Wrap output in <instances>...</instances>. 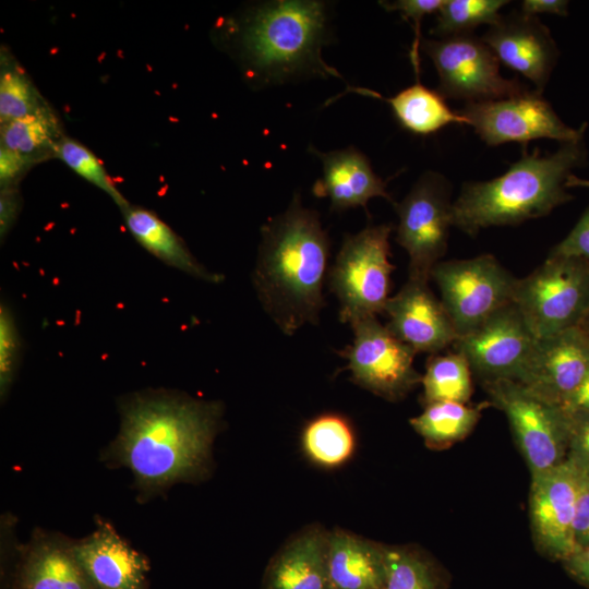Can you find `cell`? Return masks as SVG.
Here are the masks:
<instances>
[{"label": "cell", "instance_id": "cell-1", "mask_svg": "<svg viewBox=\"0 0 589 589\" xmlns=\"http://www.w3.org/2000/svg\"><path fill=\"white\" fill-rule=\"evenodd\" d=\"M221 406L178 393L133 394L120 405L121 426L110 446L144 492L201 477L219 429Z\"/></svg>", "mask_w": 589, "mask_h": 589}, {"label": "cell", "instance_id": "cell-2", "mask_svg": "<svg viewBox=\"0 0 589 589\" xmlns=\"http://www.w3.org/2000/svg\"><path fill=\"white\" fill-rule=\"evenodd\" d=\"M330 11L320 0L251 3L225 16L216 39L257 87L330 76L341 77L322 57L330 39Z\"/></svg>", "mask_w": 589, "mask_h": 589}, {"label": "cell", "instance_id": "cell-3", "mask_svg": "<svg viewBox=\"0 0 589 589\" xmlns=\"http://www.w3.org/2000/svg\"><path fill=\"white\" fill-rule=\"evenodd\" d=\"M330 241L318 214L296 194L285 212L261 228L253 285L264 311L283 334L316 325L325 306Z\"/></svg>", "mask_w": 589, "mask_h": 589}, {"label": "cell", "instance_id": "cell-4", "mask_svg": "<svg viewBox=\"0 0 589 589\" xmlns=\"http://www.w3.org/2000/svg\"><path fill=\"white\" fill-rule=\"evenodd\" d=\"M587 152L584 137L562 143L553 154L526 151L500 177L466 182L452 203V226L473 237L494 226H514L549 215L573 200L565 182L570 170L582 166Z\"/></svg>", "mask_w": 589, "mask_h": 589}, {"label": "cell", "instance_id": "cell-5", "mask_svg": "<svg viewBox=\"0 0 589 589\" xmlns=\"http://www.w3.org/2000/svg\"><path fill=\"white\" fill-rule=\"evenodd\" d=\"M390 224L369 225L346 235L328 271L330 291L339 302V321L352 324L384 313L390 291Z\"/></svg>", "mask_w": 589, "mask_h": 589}, {"label": "cell", "instance_id": "cell-6", "mask_svg": "<svg viewBox=\"0 0 589 589\" xmlns=\"http://www.w3.org/2000/svg\"><path fill=\"white\" fill-rule=\"evenodd\" d=\"M513 302L537 338L580 326L589 310V262L549 255L518 278Z\"/></svg>", "mask_w": 589, "mask_h": 589}, {"label": "cell", "instance_id": "cell-7", "mask_svg": "<svg viewBox=\"0 0 589 589\" xmlns=\"http://www.w3.org/2000/svg\"><path fill=\"white\" fill-rule=\"evenodd\" d=\"M490 404L502 410L530 476L548 470L567 457L569 413L517 381L481 383Z\"/></svg>", "mask_w": 589, "mask_h": 589}, {"label": "cell", "instance_id": "cell-8", "mask_svg": "<svg viewBox=\"0 0 589 589\" xmlns=\"http://www.w3.org/2000/svg\"><path fill=\"white\" fill-rule=\"evenodd\" d=\"M431 278L459 337L512 303L518 280L492 254L441 261L433 267Z\"/></svg>", "mask_w": 589, "mask_h": 589}, {"label": "cell", "instance_id": "cell-9", "mask_svg": "<svg viewBox=\"0 0 589 589\" xmlns=\"http://www.w3.org/2000/svg\"><path fill=\"white\" fill-rule=\"evenodd\" d=\"M395 206L396 241L409 256L408 278L429 281L447 250L452 227L449 187L445 178L428 171Z\"/></svg>", "mask_w": 589, "mask_h": 589}, {"label": "cell", "instance_id": "cell-10", "mask_svg": "<svg viewBox=\"0 0 589 589\" xmlns=\"http://www.w3.org/2000/svg\"><path fill=\"white\" fill-rule=\"evenodd\" d=\"M421 49L438 74L444 98L467 103L500 99L527 91L517 79H505L492 50L471 34L422 39Z\"/></svg>", "mask_w": 589, "mask_h": 589}, {"label": "cell", "instance_id": "cell-11", "mask_svg": "<svg viewBox=\"0 0 589 589\" xmlns=\"http://www.w3.org/2000/svg\"><path fill=\"white\" fill-rule=\"evenodd\" d=\"M353 339L339 351L348 362L351 380L389 401L405 398L422 375L413 366V348L399 340L376 316L350 324Z\"/></svg>", "mask_w": 589, "mask_h": 589}, {"label": "cell", "instance_id": "cell-12", "mask_svg": "<svg viewBox=\"0 0 589 589\" xmlns=\"http://www.w3.org/2000/svg\"><path fill=\"white\" fill-rule=\"evenodd\" d=\"M531 477L529 514L536 548L563 562L576 549L574 522L589 477L570 459Z\"/></svg>", "mask_w": 589, "mask_h": 589}, {"label": "cell", "instance_id": "cell-13", "mask_svg": "<svg viewBox=\"0 0 589 589\" xmlns=\"http://www.w3.org/2000/svg\"><path fill=\"white\" fill-rule=\"evenodd\" d=\"M459 112L480 139L490 146L551 139L562 143L584 137L587 124L578 129L566 125L550 103L537 91L477 103H467Z\"/></svg>", "mask_w": 589, "mask_h": 589}, {"label": "cell", "instance_id": "cell-14", "mask_svg": "<svg viewBox=\"0 0 589 589\" xmlns=\"http://www.w3.org/2000/svg\"><path fill=\"white\" fill-rule=\"evenodd\" d=\"M537 339L512 302L478 328L459 337L453 346L467 359L472 374L481 383L494 380L519 382Z\"/></svg>", "mask_w": 589, "mask_h": 589}, {"label": "cell", "instance_id": "cell-15", "mask_svg": "<svg viewBox=\"0 0 589 589\" xmlns=\"http://www.w3.org/2000/svg\"><path fill=\"white\" fill-rule=\"evenodd\" d=\"M588 373L589 336L578 326L538 338L519 383L564 406Z\"/></svg>", "mask_w": 589, "mask_h": 589}, {"label": "cell", "instance_id": "cell-16", "mask_svg": "<svg viewBox=\"0 0 589 589\" xmlns=\"http://www.w3.org/2000/svg\"><path fill=\"white\" fill-rule=\"evenodd\" d=\"M498 62L531 81L542 93L556 63L558 50L550 29L537 16L512 12L481 37Z\"/></svg>", "mask_w": 589, "mask_h": 589}, {"label": "cell", "instance_id": "cell-17", "mask_svg": "<svg viewBox=\"0 0 589 589\" xmlns=\"http://www.w3.org/2000/svg\"><path fill=\"white\" fill-rule=\"evenodd\" d=\"M384 313L387 328L414 351L432 354L454 345L459 338L442 301L429 287V281L410 279L390 297Z\"/></svg>", "mask_w": 589, "mask_h": 589}, {"label": "cell", "instance_id": "cell-18", "mask_svg": "<svg viewBox=\"0 0 589 589\" xmlns=\"http://www.w3.org/2000/svg\"><path fill=\"white\" fill-rule=\"evenodd\" d=\"M309 151L321 160L323 169L312 192L317 197H327L332 211L366 208L373 197L393 202L386 190L387 182L374 172L368 157L356 147L321 152L310 145Z\"/></svg>", "mask_w": 589, "mask_h": 589}, {"label": "cell", "instance_id": "cell-19", "mask_svg": "<svg viewBox=\"0 0 589 589\" xmlns=\"http://www.w3.org/2000/svg\"><path fill=\"white\" fill-rule=\"evenodd\" d=\"M79 561L98 589H149L147 558L122 539L110 524L74 543Z\"/></svg>", "mask_w": 589, "mask_h": 589}, {"label": "cell", "instance_id": "cell-20", "mask_svg": "<svg viewBox=\"0 0 589 589\" xmlns=\"http://www.w3.org/2000/svg\"><path fill=\"white\" fill-rule=\"evenodd\" d=\"M328 531L305 527L289 539L266 566L263 589H330L327 567Z\"/></svg>", "mask_w": 589, "mask_h": 589}, {"label": "cell", "instance_id": "cell-21", "mask_svg": "<svg viewBox=\"0 0 589 589\" xmlns=\"http://www.w3.org/2000/svg\"><path fill=\"white\" fill-rule=\"evenodd\" d=\"M13 589H98L79 561L74 543L38 532L24 549Z\"/></svg>", "mask_w": 589, "mask_h": 589}, {"label": "cell", "instance_id": "cell-22", "mask_svg": "<svg viewBox=\"0 0 589 589\" xmlns=\"http://www.w3.org/2000/svg\"><path fill=\"white\" fill-rule=\"evenodd\" d=\"M327 567L330 589H384L385 545L335 528L328 531Z\"/></svg>", "mask_w": 589, "mask_h": 589}, {"label": "cell", "instance_id": "cell-23", "mask_svg": "<svg viewBox=\"0 0 589 589\" xmlns=\"http://www.w3.org/2000/svg\"><path fill=\"white\" fill-rule=\"evenodd\" d=\"M121 212L133 238L165 264L205 281L219 283L224 279L223 275L202 265L184 241L154 212L132 204Z\"/></svg>", "mask_w": 589, "mask_h": 589}, {"label": "cell", "instance_id": "cell-24", "mask_svg": "<svg viewBox=\"0 0 589 589\" xmlns=\"http://www.w3.org/2000/svg\"><path fill=\"white\" fill-rule=\"evenodd\" d=\"M348 92L370 96L387 103L399 124L417 135H430L450 123L468 124L469 121L459 111H454L445 98L419 81L396 95L386 98L374 91L350 87Z\"/></svg>", "mask_w": 589, "mask_h": 589}, {"label": "cell", "instance_id": "cell-25", "mask_svg": "<svg viewBox=\"0 0 589 589\" xmlns=\"http://www.w3.org/2000/svg\"><path fill=\"white\" fill-rule=\"evenodd\" d=\"M65 136L57 111L50 106L37 113L0 124V148H4L33 168L56 158Z\"/></svg>", "mask_w": 589, "mask_h": 589}, {"label": "cell", "instance_id": "cell-26", "mask_svg": "<svg viewBox=\"0 0 589 589\" xmlns=\"http://www.w3.org/2000/svg\"><path fill=\"white\" fill-rule=\"evenodd\" d=\"M490 405L436 401L425 405L424 410L409 422L428 447L444 449L466 438L480 420L482 410Z\"/></svg>", "mask_w": 589, "mask_h": 589}, {"label": "cell", "instance_id": "cell-27", "mask_svg": "<svg viewBox=\"0 0 589 589\" xmlns=\"http://www.w3.org/2000/svg\"><path fill=\"white\" fill-rule=\"evenodd\" d=\"M301 443L310 460L324 468H336L352 456L356 435L347 418L324 413L306 423Z\"/></svg>", "mask_w": 589, "mask_h": 589}, {"label": "cell", "instance_id": "cell-28", "mask_svg": "<svg viewBox=\"0 0 589 589\" xmlns=\"http://www.w3.org/2000/svg\"><path fill=\"white\" fill-rule=\"evenodd\" d=\"M384 589H447L448 574L424 551L412 545H385Z\"/></svg>", "mask_w": 589, "mask_h": 589}, {"label": "cell", "instance_id": "cell-29", "mask_svg": "<svg viewBox=\"0 0 589 589\" xmlns=\"http://www.w3.org/2000/svg\"><path fill=\"white\" fill-rule=\"evenodd\" d=\"M50 107L29 74L8 48L0 53V124Z\"/></svg>", "mask_w": 589, "mask_h": 589}, {"label": "cell", "instance_id": "cell-30", "mask_svg": "<svg viewBox=\"0 0 589 589\" xmlns=\"http://www.w3.org/2000/svg\"><path fill=\"white\" fill-rule=\"evenodd\" d=\"M421 384L425 405L436 401L467 404L473 392L470 365L457 351L431 356Z\"/></svg>", "mask_w": 589, "mask_h": 589}, {"label": "cell", "instance_id": "cell-31", "mask_svg": "<svg viewBox=\"0 0 589 589\" xmlns=\"http://www.w3.org/2000/svg\"><path fill=\"white\" fill-rule=\"evenodd\" d=\"M506 0H444L430 34L440 38L470 34L482 24L494 25Z\"/></svg>", "mask_w": 589, "mask_h": 589}, {"label": "cell", "instance_id": "cell-32", "mask_svg": "<svg viewBox=\"0 0 589 589\" xmlns=\"http://www.w3.org/2000/svg\"><path fill=\"white\" fill-rule=\"evenodd\" d=\"M56 158L63 161L83 179L104 191L120 209L130 204L116 187L100 160L75 139L65 135L57 147Z\"/></svg>", "mask_w": 589, "mask_h": 589}, {"label": "cell", "instance_id": "cell-33", "mask_svg": "<svg viewBox=\"0 0 589 589\" xmlns=\"http://www.w3.org/2000/svg\"><path fill=\"white\" fill-rule=\"evenodd\" d=\"M21 357V338L10 308H0V394L7 396L14 381Z\"/></svg>", "mask_w": 589, "mask_h": 589}, {"label": "cell", "instance_id": "cell-34", "mask_svg": "<svg viewBox=\"0 0 589 589\" xmlns=\"http://www.w3.org/2000/svg\"><path fill=\"white\" fill-rule=\"evenodd\" d=\"M444 0H397L380 1L382 8L388 12H399L406 21H413L414 38L409 52L417 79L420 73V49H421V22L422 19L440 10Z\"/></svg>", "mask_w": 589, "mask_h": 589}, {"label": "cell", "instance_id": "cell-35", "mask_svg": "<svg viewBox=\"0 0 589 589\" xmlns=\"http://www.w3.org/2000/svg\"><path fill=\"white\" fill-rule=\"evenodd\" d=\"M567 457L589 477V411L569 412Z\"/></svg>", "mask_w": 589, "mask_h": 589}, {"label": "cell", "instance_id": "cell-36", "mask_svg": "<svg viewBox=\"0 0 589 589\" xmlns=\"http://www.w3.org/2000/svg\"><path fill=\"white\" fill-rule=\"evenodd\" d=\"M549 255L574 256L589 262V207L582 213L569 233Z\"/></svg>", "mask_w": 589, "mask_h": 589}, {"label": "cell", "instance_id": "cell-37", "mask_svg": "<svg viewBox=\"0 0 589 589\" xmlns=\"http://www.w3.org/2000/svg\"><path fill=\"white\" fill-rule=\"evenodd\" d=\"M32 168L13 153L0 148V188H19V183Z\"/></svg>", "mask_w": 589, "mask_h": 589}, {"label": "cell", "instance_id": "cell-38", "mask_svg": "<svg viewBox=\"0 0 589 589\" xmlns=\"http://www.w3.org/2000/svg\"><path fill=\"white\" fill-rule=\"evenodd\" d=\"M0 233L5 237L20 213L22 197L19 188L0 189Z\"/></svg>", "mask_w": 589, "mask_h": 589}, {"label": "cell", "instance_id": "cell-39", "mask_svg": "<svg viewBox=\"0 0 589 589\" xmlns=\"http://www.w3.org/2000/svg\"><path fill=\"white\" fill-rule=\"evenodd\" d=\"M562 563L572 577L589 588V546L576 549Z\"/></svg>", "mask_w": 589, "mask_h": 589}, {"label": "cell", "instance_id": "cell-40", "mask_svg": "<svg viewBox=\"0 0 589 589\" xmlns=\"http://www.w3.org/2000/svg\"><path fill=\"white\" fill-rule=\"evenodd\" d=\"M574 540L577 549L589 546V490L578 503L574 522Z\"/></svg>", "mask_w": 589, "mask_h": 589}, {"label": "cell", "instance_id": "cell-41", "mask_svg": "<svg viewBox=\"0 0 589 589\" xmlns=\"http://www.w3.org/2000/svg\"><path fill=\"white\" fill-rule=\"evenodd\" d=\"M567 7L568 2L564 0H524L520 12L529 16L541 13L567 15Z\"/></svg>", "mask_w": 589, "mask_h": 589}, {"label": "cell", "instance_id": "cell-42", "mask_svg": "<svg viewBox=\"0 0 589 589\" xmlns=\"http://www.w3.org/2000/svg\"><path fill=\"white\" fill-rule=\"evenodd\" d=\"M563 407L569 412L589 411V373Z\"/></svg>", "mask_w": 589, "mask_h": 589}, {"label": "cell", "instance_id": "cell-43", "mask_svg": "<svg viewBox=\"0 0 589 589\" xmlns=\"http://www.w3.org/2000/svg\"><path fill=\"white\" fill-rule=\"evenodd\" d=\"M565 187L566 188H575V187L589 188V180L578 178L570 173L565 182Z\"/></svg>", "mask_w": 589, "mask_h": 589}, {"label": "cell", "instance_id": "cell-44", "mask_svg": "<svg viewBox=\"0 0 589 589\" xmlns=\"http://www.w3.org/2000/svg\"><path fill=\"white\" fill-rule=\"evenodd\" d=\"M579 327H581L585 330V333L589 336V310Z\"/></svg>", "mask_w": 589, "mask_h": 589}]
</instances>
